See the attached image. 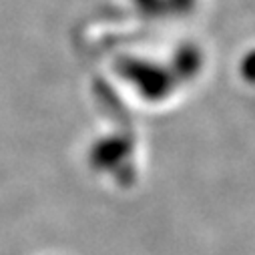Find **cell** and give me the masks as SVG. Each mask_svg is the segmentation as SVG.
<instances>
[{
	"instance_id": "1",
	"label": "cell",
	"mask_w": 255,
	"mask_h": 255,
	"mask_svg": "<svg viewBox=\"0 0 255 255\" xmlns=\"http://www.w3.org/2000/svg\"><path fill=\"white\" fill-rule=\"evenodd\" d=\"M241 75H243L249 83H255V50L245 56L243 65H241Z\"/></svg>"
}]
</instances>
